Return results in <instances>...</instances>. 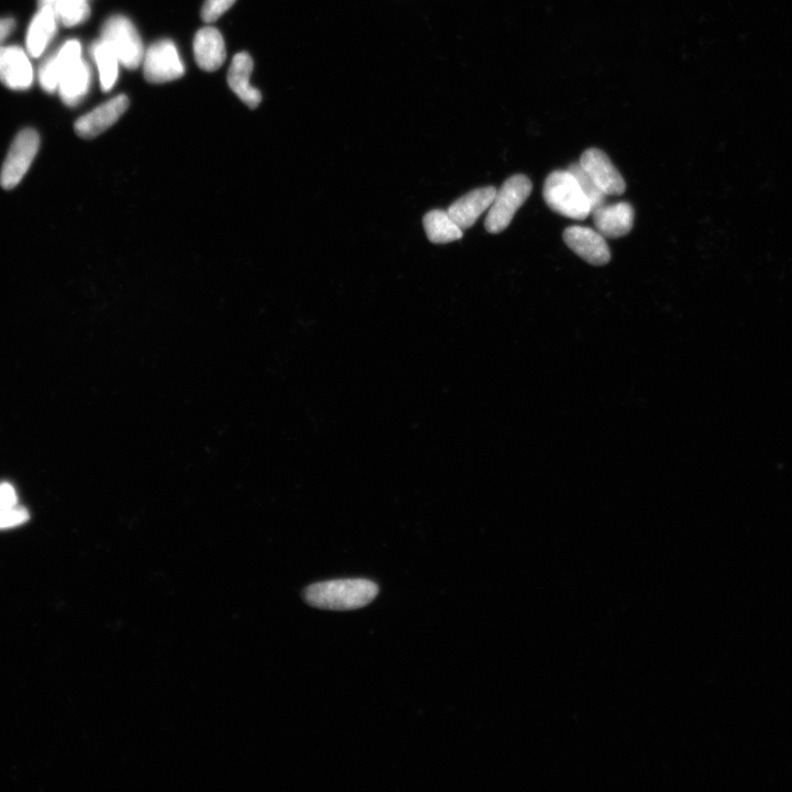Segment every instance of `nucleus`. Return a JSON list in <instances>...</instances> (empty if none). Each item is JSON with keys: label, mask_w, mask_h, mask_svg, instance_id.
Segmentation results:
<instances>
[{"label": "nucleus", "mask_w": 792, "mask_h": 792, "mask_svg": "<svg viewBox=\"0 0 792 792\" xmlns=\"http://www.w3.org/2000/svg\"><path fill=\"white\" fill-rule=\"evenodd\" d=\"M379 593L376 583L367 579H339L315 583L304 592L312 607L332 611H350L366 607Z\"/></svg>", "instance_id": "f257e3e1"}, {"label": "nucleus", "mask_w": 792, "mask_h": 792, "mask_svg": "<svg viewBox=\"0 0 792 792\" xmlns=\"http://www.w3.org/2000/svg\"><path fill=\"white\" fill-rule=\"evenodd\" d=\"M543 195L548 207L565 217L583 220L591 214L588 198L574 174L568 170L550 173L544 184Z\"/></svg>", "instance_id": "f03ea898"}, {"label": "nucleus", "mask_w": 792, "mask_h": 792, "mask_svg": "<svg viewBox=\"0 0 792 792\" xmlns=\"http://www.w3.org/2000/svg\"><path fill=\"white\" fill-rule=\"evenodd\" d=\"M533 191L527 176L516 174L506 180L495 194L486 218V229L490 234H500L511 224L514 215Z\"/></svg>", "instance_id": "7ed1b4c3"}, {"label": "nucleus", "mask_w": 792, "mask_h": 792, "mask_svg": "<svg viewBox=\"0 0 792 792\" xmlns=\"http://www.w3.org/2000/svg\"><path fill=\"white\" fill-rule=\"evenodd\" d=\"M102 40L115 52L119 63L129 70L139 68L145 57L142 40L135 25L125 16L110 17L102 29Z\"/></svg>", "instance_id": "20e7f679"}, {"label": "nucleus", "mask_w": 792, "mask_h": 792, "mask_svg": "<svg viewBox=\"0 0 792 792\" xmlns=\"http://www.w3.org/2000/svg\"><path fill=\"white\" fill-rule=\"evenodd\" d=\"M40 148V136L35 129L21 130L11 143L0 173V185L9 191L15 189L29 171Z\"/></svg>", "instance_id": "39448f33"}, {"label": "nucleus", "mask_w": 792, "mask_h": 792, "mask_svg": "<svg viewBox=\"0 0 792 792\" xmlns=\"http://www.w3.org/2000/svg\"><path fill=\"white\" fill-rule=\"evenodd\" d=\"M143 74L153 84L180 79L185 73L178 49L170 40L154 42L143 57Z\"/></svg>", "instance_id": "423d86ee"}, {"label": "nucleus", "mask_w": 792, "mask_h": 792, "mask_svg": "<svg viewBox=\"0 0 792 792\" xmlns=\"http://www.w3.org/2000/svg\"><path fill=\"white\" fill-rule=\"evenodd\" d=\"M579 163L605 195H622L625 192L626 183L622 174L602 150L597 148L586 150L582 153Z\"/></svg>", "instance_id": "0eeeda50"}, {"label": "nucleus", "mask_w": 792, "mask_h": 792, "mask_svg": "<svg viewBox=\"0 0 792 792\" xmlns=\"http://www.w3.org/2000/svg\"><path fill=\"white\" fill-rule=\"evenodd\" d=\"M129 104V98L126 95H118L96 107L92 112L76 120L74 129L77 136L83 139H93L102 135L127 112Z\"/></svg>", "instance_id": "6e6552de"}, {"label": "nucleus", "mask_w": 792, "mask_h": 792, "mask_svg": "<svg viewBox=\"0 0 792 792\" xmlns=\"http://www.w3.org/2000/svg\"><path fill=\"white\" fill-rule=\"evenodd\" d=\"M566 245L592 266H605L611 260V251L605 238L597 230L572 226L564 233Z\"/></svg>", "instance_id": "1a4fd4ad"}, {"label": "nucleus", "mask_w": 792, "mask_h": 792, "mask_svg": "<svg viewBox=\"0 0 792 792\" xmlns=\"http://www.w3.org/2000/svg\"><path fill=\"white\" fill-rule=\"evenodd\" d=\"M0 82L15 91L31 87L33 69L24 50L16 46L0 47Z\"/></svg>", "instance_id": "9d476101"}, {"label": "nucleus", "mask_w": 792, "mask_h": 792, "mask_svg": "<svg viewBox=\"0 0 792 792\" xmlns=\"http://www.w3.org/2000/svg\"><path fill=\"white\" fill-rule=\"evenodd\" d=\"M594 226L604 238H621L631 233L634 225V209L626 202L603 204L591 212Z\"/></svg>", "instance_id": "9b49d317"}, {"label": "nucleus", "mask_w": 792, "mask_h": 792, "mask_svg": "<svg viewBox=\"0 0 792 792\" xmlns=\"http://www.w3.org/2000/svg\"><path fill=\"white\" fill-rule=\"evenodd\" d=\"M495 194H497L495 187H481L459 198L447 212L462 230L469 229L490 208Z\"/></svg>", "instance_id": "f8f14e48"}, {"label": "nucleus", "mask_w": 792, "mask_h": 792, "mask_svg": "<svg viewBox=\"0 0 792 792\" xmlns=\"http://www.w3.org/2000/svg\"><path fill=\"white\" fill-rule=\"evenodd\" d=\"M82 59V44L77 40H70L63 47L44 62L39 71V81L44 91L53 93L58 91L62 76L71 66Z\"/></svg>", "instance_id": "ddd939ff"}, {"label": "nucleus", "mask_w": 792, "mask_h": 792, "mask_svg": "<svg viewBox=\"0 0 792 792\" xmlns=\"http://www.w3.org/2000/svg\"><path fill=\"white\" fill-rule=\"evenodd\" d=\"M193 48L196 63L204 71L215 72L226 61L225 41L216 28L206 27L198 31Z\"/></svg>", "instance_id": "4468645a"}, {"label": "nucleus", "mask_w": 792, "mask_h": 792, "mask_svg": "<svg viewBox=\"0 0 792 792\" xmlns=\"http://www.w3.org/2000/svg\"><path fill=\"white\" fill-rule=\"evenodd\" d=\"M252 71L253 61L250 55L247 52L236 54L229 68L228 84L242 102L255 109L260 105L262 95L250 84Z\"/></svg>", "instance_id": "2eb2a0df"}, {"label": "nucleus", "mask_w": 792, "mask_h": 792, "mask_svg": "<svg viewBox=\"0 0 792 792\" xmlns=\"http://www.w3.org/2000/svg\"><path fill=\"white\" fill-rule=\"evenodd\" d=\"M59 21L50 6L40 7L27 33V49L32 58H39L57 33Z\"/></svg>", "instance_id": "dca6fc26"}, {"label": "nucleus", "mask_w": 792, "mask_h": 792, "mask_svg": "<svg viewBox=\"0 0 792 792\" xmlns=\"http://www.w3.org/2000/svg\"><path fill=\"white\" fill-rule=\"evenodd\" d=\"M91 79L90 65L83 59L75 62L64 73L59 84L58 91L63 103L71 107L79 104L90 90Z\"/></svg>", "instance_id": "f3484780"}, {"label": "nucleus", "mask_w": 792, "mask_h": 792, "mask_svg": "<svg viewBox=\"0 0 792 792\" xmlns=\"http://www.w3.org/2000/svg\"><path fill=\"white\" fill-rule=\"evenodd\" d=\"M424 227L429 241L436 245L449 244L464 236L462 230L451 218L448 212L435 209L424 217Z\"/></svg>", "instance_id": "a211bd4d"}, {"label": "nucleus", "mask_w": 792, "mask_h": 792, "mask_svg": "<svg viewBox=\"0 0 792 792\" xmlns=\"http://www.w3.org/2000/svg\"><path fill=\"white\" fill-rule=\"evenodd\" d=\"M91 53L97 64L102 90L103 92H109L118 79L119 60L112 48L102 39L93 44Z\"/></svg>", "instance_id": "6ab92c4d"}, {"label": "nucleus", "mask_w": 792, "mask_h": 792, "mask_svg": "<svg viewBox=\"0 0 792 792\" xmlns=\"http://www.w3.org/2000/svg\"><path fill=\"white\" fill-rule=\"evenodd\" d=\"M50 7L57 16L59 24L65 27L81 25L91 15L87 0H54Z\"/></svg>", "instance_id": "aec40b11"}, {"label": "nucleus", "mask_w": 792, "mask_h": 792, "mask_svg": "<svg viewBox=\"0 0 792 792\" xmlns=\"http://www.w3.org/2000/svg\"><path fill=\"white\" fill-rule=\"evenodd\" d=\"M568 171L574 174L576 180L578 181L583 194L586 195L588 201L591 205V212L594 208H597L605 203V195L598 187L596 183L590 178V175L583 170L580 163H572L569 165Z\"/></svg>", "instance_id": "412c9836"}, {"label": "nucleus", "mask_w": 792, "mask_h": 792, "mask_svg": "<svg viewBox=\"0 0 792 792\" xmlns=\"http://www.w3.org/2000/svg\"><path fill=\"white\" fill-rule=\"evenodd\" d=\"M235 3L236 0H205L202 8V19L206 24H212V22L222 17Z\"/></svg>", "instance_id": "4be33fe9"}, {"label": "nucleus", "mask_w": 792, "mask_h": 792, "mask_svg": "<svg viewBox=\"0 0 792 792\" xmlns=\"http://www.w3.org/2000/svg\"><path fill=\"white\" fill-rule=\"evenodd\" d=\"M29 520V513L24 508L0 510V530L25 524Z\"/></svg>", "instance_id": "5701e85b"}, {"label": "nucleus", "mask_w": 792, "mask_h": 792, "mask_svg": "<svg viewBox=\"0 0 792 792\" xmlns=\"http://www.w3.org/2000/svg\"><path fill=\"white\" fill-rule=\"evenodd\" d=\"M18 498L16 490L11 484L4 483L0 486V510L14 509Z\"/></svg>", "instance_id": "b1692460"}, {"label": "nucleus", "mask_w": 792, "mask_h": 792, "mask_svg": "<svg viewBox=\"0 0 792 792\" xmlns=\"http://www.w3.org/2000/svg\"><path fill=\"white\" fill-rule=\"evenodd\" d=\"M16 22L13 18L0 19V47L7 38L14 32Z\"/></svg>", "instance_id": "393cba45"}, {"label": "nucleus", "mask_w": 792, "mask_h": 792, "mask_svg": "<svg viewBox=\"0 0 792 792\" xmlns=\"http://www.w3.org/2000/svg\"><path fill=\"white\" fill-rule=\"evenodd\" d=\"M54 0H39V7L50 6Z\"/></svg>", "instance_id": "a878e982"}]
</instances>
